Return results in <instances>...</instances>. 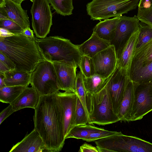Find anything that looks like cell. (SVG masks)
<instances>
[{
	"instance_id": "cell-1",
	"label": "cell",
	"mask_w": 152,
	"mask_h": 152,
	"mask_svg": "<svg viewBox=\"0 0 152 152\" xmlns=\"http://www.w3.org/2000/svg\"><path fill=\"white\" fill-rule=\"evenodd\" d=\"M56 93L40 96L34 109V129L41 137L48 152L61 151L65 140L63 117Z\"/></svg>"
},
{
	"instance_id": "cell-2",
	"label": "cell",
	"mask_w": 152,
	"mask_h": 152,
	"mask_svg": "<svg viewBox=\"0 0 152 152\" xmlns=\"http://www.w3.org/2000/svg\"><path fill=\"white\" fill-rule=\"evenodd\" d=\"M0 52L13 62L16 69L31 73L44 60L35 38L30 39L23 33L0 37Z\"/></svg>"
},
{
	"instance_id": "cell-3",
	"label": "cell",
	"mask_w": 152,
	"mask_h": 152,
	"mask_svg": "<svg viewBox=\"0 0 152 152\" xmlns=\"http://www.w3.org/2000/svg\"><path fill=\"white\" fill-rule=\"evenodd\" d=\"M35 38L45 60L79 67L82 55L78 45L74 44L67 39L58 36L43 38L35 37Z\"/></svg>"
},
{
	"instance_id": "cell-4",
	"label": "cell",
	"mask_w": 152,
	"mask_h": 152,
	"mask_svg": "<svg viewBox=\"0 0 152 152\" xmlns=\"http://www.w3.org/2000/svg\"><path fill=\"white\" fill-rule=\"evenodd\" d=\"M108 78L100 91L92 94L86 93V106L89 124L105 125L120 121L113 110L108 88Z\"/></svg>"
},
{
	"instance_id": "cell-5",
	"label": "cell",
	"mask_w": 152,
	"mask_h": 152,
	"mask_svg": "<svg viewBox=\"0 0 152 152\" xmlns=\"http://www.w3.org/2000/svg\"><path fill=\"white\" fill-rule=\"evenodd\" d=\"M140 0H92L86 5L87 14L93 20L122 16L134 10Z\"/></svg>"
},
{
	"instance_id": "cell-6",
	"label": "cell",
	"mask_w": 152,
	"mask_h": 152,
	"mask_svg": "<svg viewBox=\"0 0 152 152\" xmlns=\"http://www.w3.org/2000/svg\"><path fill=\"white\" fill-rule=\"evenodd\" d=\"M96 146L112 152H152V143L119 132L115 135L94 141Z\"/></svg>"
},
{
	"instance_id": "cell-7",
	"label": "cell",
	"mask_w": 152,
	"mask_h": 152,
	"mask_svg": "<svg viewBox=\"0 0 152 152\" xmlns=\"http://www.w3.org/2000/svg\"><path fill=\"white\" fill-rule=\"evenodd\" d=\"M30 84L40 96L60 90L53 63L45 59L40 62L31 73Z\"/></svg>"
},
{
	"instance_id": "cell-8",
	"label": "cell",
	"mask_w": 152,
	"mask_h": 152,
	"mask_svg": "<svg viewBox=\"0 0 152 152\" xmlns=\"http://www.w3.org/2000/svg\"><path fill=\"white\" fill-rule=\"evenodd\" d=\"M31 9L32 26L36 37L43 38L52 25V14L48 0H34Z\"/></svg>"
},
{
	"instance_id": "cell-9",
	"label": "cell",
	"mask_w": 152,
	"mask_h": 152,
	"mask_svg": "<svg viewBox=\"0 0 152 152\" xmlns=\"http://www.w3.org/2000/svg\"><path fill=\"white\" fill-rule=\"evenodd\" d=\"M133 83L134 100L130 121L141 120L152 111V82Z\"/></svg>"
},
{
	"instance_id": "cell-10",
	"label": "cell",
	"mask_w": 152,
	"mask_h": 152,
	"mask_svg": "<svg viewBox=\"0 0 152 152\" xmlns=\"http://www.w3.org/2000/svg\"><path fill=\"white\" fill-rule=\"evenodd\" d=\"M140 20L137 16H120L113 39L110 43L114 48L118 60L132 34L138 29Z\"/></svg>"
},
{
	"instance_id": "cell-11",
	"label": "cell",
	"mask_w": 152,
	"mask_h": 152,
	"mask_svg": "<svg viewBox=\"0 0 152 152\" xmlns=\"http://www.w3.org/2000/svg\"><path fill=\"white\" fill-rule=\"evenodd\" d=\"M129 77L122 73L117 66L108 77L107 86L113 110L117 115L123 100L126 85Z\"/></svg>"
},
{
	"instance_id": "cell-12",
	"label": "cell",
	"mask_w": 152,
	"mask_h": 152,
	"mask_svg": "<svg viewBox=\"0 0 152 152\" xmlns=\"http://www.w3.org/2000/svg\"><path fill=\"white\" fill-rule=\"evenodd\" d=\"M95 74L107 79L118 66V59L114 47L110 45L92 58Z\"/></svg>"
},
{
	"instance_id": "cell-13",
	"label": "cell",
	"mask_w": 152,
	"mask_h": 152,
	"mask_svg": "<svg viewBox=\"0 0 152 152\" xmlns=\"http://www.w3.org/2000/svg\"><path fill=\"white\" fill-rule=\"evenodd\" d=\"M56 94L63 117L65 138L73 127L77 96L75 92L59 91Z\"/></svg>"
},
{
	"instance_id": "cell-14",
	"label": "cell",
	"mask_w": 152,
	"mask_h": 152,
	"mask_svg": "<svg viewBox=\"0 0 152 152\" xmlns=\"http://www.w3.org/2000/svg\"><path fill=\"white\" fill-rule=\"evenodd\" d=\"M57 75L60 90L75 92L77 66L64 63L53 62Z\"/></svg>"
},
{
	"instance_id": "cell-15",
	"label": "cell",
	"mask_w": 152,
	"mask_h": 152,
	"mask_svg": "<svg viewBox=\"0 0 152 152\" xmlns=\"http://www.w3.org/2000/svg\"><path fill=\"white\" fill-rule=\"evenodd\" d=\"M46 151L43 141L34 129L20 141L14 145L9 152H42Z\"/></svg>"
},
{
	"instance_id": "cell-16",
	"label": "cell",
	"mask_w": 152,
	"mask_h": 152,
	"mask_svg": "<svg viewBox=\"0 0 152 152\" xmlns=\"http://www.w3.org/2000/svg\"><path fill=\"white\" fill-rule=\"evenodd\" d=\"M0 7L5 11L9 19L17 23L24 30L30 28L27 10L23 9L21 4L10 0H0Z\"/></svg>"
},
{
	"instance_id": "cell-17",
	"label": "cell",
	"mask_w": 152,
	"mask_h": 152,
	"mask_svg": "<svg viewBox=\"0 0 152 152\" xmlns=\"http://www.w3.org/2000/svg\"><path fill=\"white\" fill-rule=\"evenodd\" d=\"M40 98V96L33 87H27L11 104L15 112L26 108L35 109Z\"/></svg>"
},
{
	"instance_id": "cell-18",
	"label": "cell",
	"mask_w": 152,
	"mask_h": 152,
	"mask_svg": "<svg viewBox=\"0 0 152 152\" xmlns=\"http://www.w3.org/2000/svg\"><path fill=\"white\" fill-rule=\"evenodd\" d=\"M139 33L138 29L132 34L118 60V65L121 72L129 77L130 67L135 52Z\"/></svg>"
},
{
	"instance_id": "cell-19",
	"label": "cell",
	"mask_w": 152,
	"mask_h": 152,
	"mask_svg": "<svg viewBox=\"0 0 152 152\" xmlns=\"http://www.w3.org/2000/svg\"><path fill=\"white\" fill-rule=\"evenodd\" d=\"M110 45L109 43L99 37L93 32L90 38L82 44L78 45V47L82 55L92 58Z\"/></svg>"
},
{
	"instance_id": "cell-20",
	"label": "cell",
	"mask_w": 152,
	"mask_h": 152,
	"mask_svg": "<svg viewBox=\"0 0 152 152\" xmlns=\"http://www.w3.org/2000/svg\"><path fill=\"white\" fill-rule=\"evenodd\" d=\"M134 100V84L129 78L126 87L124 97L117 115L120 121L130 122V115Z\"/></svg>"
},
{
	"instance_id": "cell-21",
	"label": "cell",
	"mask_w": 152,
	"mask_h": 152,
	"mask_svg": "<svg viewBox=\"0 0 152 152\" xmlns=\"http://www.w3.org/2000/svg\"><path fill=\"white\" fill-rule=\"evenodd\" d=\"M120 16L114 17L112 19L108 18L100 21L94 27L93 32L99 37L110 43L114 37Z\"/></svg>"
},
{
	"instance_id": "cell-22",
	"label": "cell",
	"mask_w": 152,
	"mask_h": 152,
	"mask_svg": "<svg viewBox=\"0 0 152 152\" xmlns=\"http://www.w3.org/2000/svg\"><path fill=\"white\" fill-rule=\"evenodd\" d=\"M151 61L152 39L135 51L131 62L129 73Z\"/></svg>"
},
{
	"instance_id": "cell-23",
	"label": "cell",
	"mask_w": 152,
	"mask_h": 152,
	"mask_svg": "<svg viewBox=\"0 0 152 152\" xmlns=\"http://www.w3.org/2000/svg\"><path fill=\"white\" fill-rule=\"evenodd\" d=\"M3 73L4 80L6 86L28 87L30 84L31 73L16 69L11 70Z\"/></svg>"
},
{
	"instance_id": "cell-24",
	"label": "cell",
	"mask_w": 152,
	"mask_h": 152,
	"mask_svg": "<svg viewBox=\"0 0 152 152\" xmlns=\"http://www.w3.org/2000/svg\"><path fill=\"white\" fill-rule=\"evenodd\" d=\"M129 77L134 83L152 82V61L130 73Z\"/></svg>"
},
{
	"instance_id": "cell-25",
	"label": "cell",
	"mask_w": 152,
	"mask_h": 152,
	"mask_svg": "<svg viewBox=\"0 0 152 152\" xmlns=\"http://www.w3.org/2000/svg\"><path fill=\"white\" fill-rule=\"evenodd\" d=\"M102 129L89 124L75 126L70 130L66 136L65 139L74 138L83 140L91 133Z\"/></svg>"
},
{
	"instance_id": "cell-26",
	"label": "cell",
	"mask_w": 152,
	"mask_h": 152,
	"mask_svg": "<svg viewBox=\"0 0 152 152\" xmlns=\"http://www.w3.org/2000/svg\"><path fill=\"white\" fill-rule=\"evenodd\" d=\"M83 76L86 93L91 94L101 90L105 85L108 78H105L96 74L89 77H86L83 75Z\"/></svg>"
},
{
	"instance_id": "cell-27",
	"label": "cell",
	"mask_w": 152,
	"mask_h": 152,
	"mask_svg": "<svg viewBox=\"0 0 152 152\" xmlns=\"http://www.w3.org/2000/svg\"><path fill=\"white\" fill-rule=\"evenodd\" d=\"M26 87L21 86H6L0 88V102L11 104Z\"/></svg>"
},
{
	"instance_id": "cell-28",
	"label": "cell",
	"mask_w": 152,
	"mask_h": 152,
	"mask_svg": "<svg viewBox=\"0 0 152 152\" xmlns=\"http://www.w3.org/2000/svg\"><path fill=\"white\" fill-rule=\"evenodd\" d=\"M56 12L65 16L71 15L74 9L72 0H48Z\"/></svg>"
},
{
	"instance_id": "cell-29",
	"label": "cell",
	"mask_w": 152,
	"mask_h": 152,
	"mask_svg": "<svg viewBox=\"0 0 152 152\" xmlns=\"http://www.w3.org/2000/svg\"><path fill=\"white\" fill-rule=\"evenodd\" d=\"M139 35L135 50L152 39V27L140 21Z\"/></svg>"
},
{
	"instance_id": "cell-30",
	"label": "cell",
	"mask_w": 152,
	"mask_h": 152,
	"mask_svg": "<svg viewBox=\"0 0 152 152\" xmlns=\"http://www.w3.org/2000/svg\"><path fill=\"white\" fill-rule=\"evenodd\" d=\"M75 90V93L81 102L88 115L86 102V92L84 83L83 75L80 71L77 74Z\"/></svg>"
},
{
	"instance_id": "cell-31",
	"label": "cell",
	"mask_w": 152,
	"mask_h": 152,
	"mask_svg": "<svg viewBox=\"0 0 152 152\" xmlns=\"http://www.w3.org/2000/svg\"><path fill=\"white\" fill-rule=\"evenodd\" d=\"M79 67L83 75L89 77L95 74V67L92 58L82 55Z\"/></svg>"
},
{
	"instance_id": "cell-32",
	"label": "cell",
	"mask_w": 152,
	"mask_h": 152,
	"mask_svg": "<svg viewBox=\"0 0 152 152\" xmlns=\"http://www.w3.org/2000/svg\"><path fill=\"white\" fill-rule=\"evenodd\" d=\"M88 122V115L81 102L77 96L73 127L77 126L86 124Z\"/></svg>"
},
{
	"instance_id": "cell-33",
	"label": "cell",
	"mask_w": 152,
	"mask_h": 152,
	"mask_svg": "<svg viewBox=\"0 0 152 152\" xmlns=\"http://www.w3.org/2000/svg\"><path fill=\"white\" fill-rule=\"evenodd\" d=\"M119 132L109 131L104 129L100 131L91 133L83 140L87 142L95 141L97 140L117 134Z\"/></svg>"
},
{
	"instance_id": "cell-34",
	"label": "cell",
	"mask_w": 152,
	"mask_h": 152,
	"mask_svg": "<svg viewBox=\"0 0 152 152\" xmlns=\"http://www.w3.org/2000/svg\"><path fill=\"white\" fill-rule=\"evenodd\" d=\"M0 28L6 29L14 34L22 33L24 31L17 23L10 19L0 20Z\"/></svg>"
},
{
	"instance_id": "cell-35",
	"label": "cell",
	"mask_w": 152,
	"mask_h": 152,
	"mask_svg": "<svg viewBox=\"0 0 152 152\" xmlns=\"http://www.w3.org/2000/svg\"><path fill=\"white\" fill-rule=\"evenodd\" d=\"M137 16L140 21L152 27V6L148 8L138 9Z\"/></svg>"
},
{
	"instance_id": "cell-36",
	"label": "cell",
	"mask_w": 152,
	"mask_h": 152,
	"mask_svg": "<svg viewBox=\"0 0 152 152\" xmlns=\"http://www.w3.org/2000/svg\"><path fill=\"white\" fill-rule=\"evenodd\" d=\"M15 112L12 105L10 104L7 107L4 109L0 113V124L10 115Z\"/></svg>"
},
{
	"instance_id": "cell-37",
	"label": "cell",
	"mask_w": 152,
	"mask_h": 152,
	"mask_svg": "<svg viewBox=\"0 0 152 152\" xmlns=\"http://www.w3.org/2000/svg\"><path fill=\"white\" fill-rule=\"evenodd\" d=\"M0 61L4 64L10 70L16 69V66L13 62L7 56L0 52Z\"/></svg>"
},
{
	"instance_id": "cell-38",
	"label": "cell",
	"mask_w": 152,
	"mask_h": 152,
	"mask_svg": "<svg viewBox=\"0 0 152 152\" xmlns=\"http://www.w3.org/2000/svg\"><path fill=\"white\" fill-rule=\"evenodd\" d=\"M79 152H98L96 148L86 143L82 145L80 148Z\"/></svg>"
},
{
	"instance_id": "cell-39",
	"label": "cell",
	"mask_w": 152,
	"mask_h": 152,
	"mask_svg": "<svg viewBox=\"0 0 152 152\" xmlns=\"http://www.w3.org/2000/svg\"><path fill=\"white\" fill-rule=\"evenodd\" d=\"M152 6V0H140L138 9L146 8Z\"/></svg>"
},
{
	"instance_id": "cell-40",
	"label": "cell",
	"mask_w": 152,
	"mask_h": 152,
	"mask_svg": "<svg viewBox=\"0 0 152 152\" xmlns=\"http://www.w3.org/2000/svg\"><path fill=\"white\" fill-rule=\"evenodd\" d=\"M15 34L5 28H0V37H6L14 35Z\"/></svg>"
},
{
	"instance_id": "cell-41",
	"label": "cell",
	"mask_w": 152,
	"mask_h": 152,
	"mask_svg": "<svg viewBox=\"0 0 152 152\" xmlns=\"http://www.w3.org/2000/svg\"><path fill=\"white\" fill-rule=\"evenodd\" d=\"M23 33L28 38L32 39L35 38V36L34 34V32L30 28H28L24 29Z\"/></svg>"
},
{
	"instance_id": "cell-42",
	"label": "cell",
	"mask_w": 152,
	"mask_h": 152,
	"mask_svg": "<svg viewBox=\"0 0 152 152\" xmlns=\"http://www.w3.org/2000/svg\"><path fill=\"white\" fill-rule=\"evenodd\" d=\"M9 19L5 11L1 7H0V20Z\"/></svg>"
},
{
	"instance_id": "cell-43",
	"label": "cell",
	"mask_w": 152,
	"mask_h": 152,
	"mask_svg": "<svg viewBox=\"0 0 152 152\" xmlns=\"http://www.w3.org/2000/svg\"><path fill=\"white\" fill-rule=\"evenodd\" d=\"M10 70V69L4 64L0 61V72L4 73Z\"/></svg>"
},
{
	"instance_id": "cell-44",
	"label": "cell",
	"mask_w": 152,
	"mask_h": 152,
	"mask_svg": "<svg viewBox=\"0 0 152 152\" xmlns=\"http://www.w3.org/2000/svg\"><path fill=\"white\" fill-rule=\"evenodd\" d=\"M3 77V73L0 72V89L6 86Z\"/></svg>"
},
{
	"instance_id": "cell-45",
	"label": "cell",
	"mask_w": 152,
	"mask_h": 152,
	"mask_svg": "<svg viewBox=\"0 0 152 152\" xmlns=\"http://www.w3.org/2000/svg\"><path fill=\"white\" fill-rule=\"evenodd\" d=\"M98 152H112V151L105 148L101 147L96 146Z\"/></svg>"
},
{
	"instance_id": "cell-46",
	"label": "cell",
	"mask_w": 152,
	"mask_h": 152,
	"mask_svg": "<svg viewBox=\"0 0 152 152\" xmlns=\"http://www.w3.org/2000/svg\"><path fill=\"white\" fill-rule=\"evenodd\" d=\"M15 3L21 4V3L25 0H10Z\"/></svg>"
},
{
	"instance_id": "cell-47",
	"label": "cell",
	"mask_w": 152,
	"mask_h": 152,
	"mask_svg": "<svg viewBox=\"0 0 152 152\" xmlns=\"http://www.w3.org/2000/svg\"><path fill=\"white\" fill-rule=\"evenodd\" d=\"M30 1H31V2H33V1H34V0H30Z\"/></svg>"
}]
</instances>
